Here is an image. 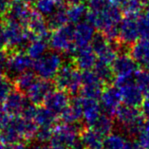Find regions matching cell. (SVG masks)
Wrapping results in <instances>:
<instances>
[{
  "label": "cell",
  "mask_w": 149,
  "mask_h": 149,
  "mask_svg": "<svg viewBox=\"0 0 149 149\" xmlns=\"http://www.w3.org/2000/svg\"><path fill=\"white\" fill-rule=\"evenodd\" d=\"M141 115L145 122H149V97H145L140 105Z\"/></svg>",
  "instance_id": "obj_39"
},
{
  "label": "cell",
  "mask_w": 149,
  "mask_h": 149,
  "mask_svg": "<svg viewBox=\"0 0 149 149\" xmlns=\"http://www.w3.org/2000/svg\"><path fill=\"white\" fill-rule=\"evenodd\" d=\"M55 2L58 7H63V6H66L67 4L66 0H55Z\"/></svg>",
  "instance_id": "obj_49"
},
{
  "label": "cell",
  "mask_w": 149,
  "mask_h": 149,
  "mask_svg": "<svg viewBox=\"0 0 149 149\" xmlns=\"http://www.w3.org/2000/svg\"><path fill=\"white\" fill-rule=\"evenodd\" d=\"M54 86L68 92L70 95H76L81 88V72L73 63H63L56 73Z\"/></svg>",
  "instance_id": "obj_1"
},
{
  "label": "cell",
  "mask_w": 149,
  "mask_h": 149,
  "mask_svg": "<svg viewBox=\"0 0 149 149\" xmlns=\"http://www.w3.org/2000/svg\"><path fill=\"white\" fill-rule=\"evenodd\" d=\"M104 84L98 78L92 70H82L81 72V96L98 100L104 88Z\"/></svg>",
  "instance_id": "obj_10"
},
{
  "label": "cell",
  "mask_w": 149,
  "mask_h": 149,
  "mask_svg": "<svg viewBox=\"0 0 149 149\" xmlns=\"http://www.w3.org/2000/svg\"><path fill=\"white\" fill-rule=\"evenodd\" d=\"M34 10L44 17H48L58 8L55 0H35L33 2Z\"/></svg>",
  "instance_id": "obj_34"
},
{
  "label": "cell",
  "mask_w": 149,
  "mask_h": 149,
  "mask_svg": "<svg viewBox=\"0 0 149 149\" xmlns=\"http://www.w3.org/2000/svg\"><path fill=\"white\" fill-rule=\"evenodd\" d=\"M26 28L30 31L35 37L47 38L49 36V29L47 24L46 18L36 12L35 10H31L30 19L28 21Z\"/></svg>",
  "instance_id": "obj_24"
},
{
  "label": "cell",
  "mask_w": 149,
  "mask_h": 149,
  "mask_svg": "<svg viewBox=\"0 0 149 149\" xmlns=\"http://www.w3.org/2000/svg\"><path fill=\"white\" fill-rule=\"evenodd\" d=\"M66 1L70 5H71V4H80V3H84V2H86V0H66Z\"/></svg>",
  "instance_id": "obj_48"
},
{
  "label": "cell",
  "mask_w": 149,
  "mask_h": 149,
  "mask_svg": "<svg viewBox=\"0 0 149 149\" xmlns=\"http://www.w3.org/2000/svg\"><path fill=\"white\" fill-rule=\"evenodd\" d=\"M4 26L6 35L5 49L8 52L26 49L29 43L35 38V36L26 27L19 23L6 21Z\"/></svg>",
  "instance_id": "obj_2"
},
{
  "label": "cell",
  "mask_w": 149,
  "mask_h": 149,
  "mask_svg": "<svg viewBox=\"0 0 149 149\" xmlns=\"http://www.w3.org/2000/svg\"><path fill=\"white\" fill-rule=\"evenodd\" d=\"M81 103L83 120L86 123V126H90L103 112L100 103L95 99H90L83 96H81Z\"/></svg>",
  "instance_id": "obj_23"
},
{
  "label": "cell",
  "mask_w": 149,
  "mask_h": 149,
  "mask_svg": "<svg viewBox=\"0 0 149 149\" xmlns=\"http://www.w3.org/2000/svg\"><path fill=\"white\" fill-rule=\"evenodd\" d=\"M70 102V94L62 89H52L44 101V107L57 116L66 108Z\"/></svg>",
  "instance_id": "obj_16"
},
{
  "label": "cell",
  "mask_w": 149,
  "mask_h": 149,
  "mask_svg": "<svg viewBox=\"0 0 149 149\" xmlns=\"http://www.w3.org/2000/svg\"><path fill=\"white\" fill-rule=\"evenodd\" d=\"M22 1H24L25 3H27L28 5H31V4H33V2L35 1V0H22Z\"/></svg>",
  "instance_id": "obj_50"
},
{
  "label": "cell",
  "mask_w": 149,
  "mask_h": 149,
  "mask_svg": "<svg viewBox=\"0 0 149 149\" xmlns=\"http://www.w3.org/2000/svg\"><path fill=\"white\" fill-rule=\"evenodd\" d=\"M138 17L149 26V5L147 7H144L143 13H141Z\"/></svg>",
  "instance_id": "obj_44"
},
{
  "label": "cell",
  "mask_w": 149,
  "mask_h": 149,
  "mask_svg": "<svg viewBox=\"0 0 149 149\" xmlns=\"http://www.w3.org/2000/svg\"><path fill=\"white\" fill-rule=\"evenodd\" d=\"M38 77L33 71L27 70L25 72H22L19 75H17L16 77L13 78V85L14 88H17L18 90L22 91L24 94L29 89V88L35 82V80Z\"/></svg>",
  "instance_id": "obj_31"
},
{
  "label": "cell",
  "mask_w": 149,
  "mask_h": 149,
  "mask_svg": "<svg viewBox=\"0 0 149 149\" xmlns=\"http://www.w3.org/2000/svg\"><path fill=\"white\" fill-rule=\"evenodd\" d=\"M100 105L104 109V112L114 115L116 109L121 105L122 97L120 89L115 85H105L100 96Z\"/></svg>",
  "instance_id": "obj_14"
},
{
  "label": "cell",
  "mask_w": 149,
  "mask_h": 149,
  "mask_svg": "<svg viewBox=\"0 0 149 149\" xmlns=\"http://www.w3.org/2000/svg\"><path fill=\"white\" fill-rule=\"evenodd\" d=\"M92 70L95 72V74L98 76L104 85H109L114 80V73L112 71L111 65L104 63V62L97 60L95 66L93 67Z\"/></svg>",
  "instance_id": "obj_30"
},
{
  "label": "cell",
  "mask_w": 149,
  "mask_h": 149,
  "mask_svg": "<svg viewBox=\"0 0 149 149\" xmlns=\"http://www.w3.org/2000/svg\"><path fill=\"white\" fill-rule=\"evenodd\" d=\"M128 54L143 70H149V39L137 40L129 46Z\"/></svg>",
  "instance_id": "obj_21"
},
{
  "label": "cell",
  "mask_w": 149,
  "mask_h": 149,
  "mask_svg": "<svg viewBox=\"0 0 149 149\" xmlns=\"http://www.w3.org/2000/svg\"><path fill=\"white\" fill-rule=\"evenodd\" d=\"M13 88L14 85L12 79L8 77H3L0 80V105L3 104L7 97L9 96V94Z\"/></svg>",
  "instance_id": "obj_36"
},
{
  "label": "cell",
  "mask_w": 149,
  "mask_h": 149,
  "mask_svg": "<svg viewBox=\"0 0 149 149\" xmlns=\"http://www.w3.org/2000/svg\"><path fill=\"white\" fill-rule=\"evenodd\" d=\"M27 104L28 102L26 95L22 91L14 88L3 103L2 108L10 116L13 117V116L21 115L25 105Z\"/></svg>",
  "instance_id": "obj_17"
},
{
  "label": "cell",
  "mask_w": 149,
  "mask_h": 149,
  "mask_svg": "<svg viewBox=\"0 0 149 149\" xmlns=\"http://www.w3.org/2000/svg\"><path fill=\"white\" fill-rule=\"evenodd\" d=\"M6 149H28V147H27V144L25 143L24 141H18L12 143L6 144Z\"/></svg>",
  "instance_id": "obj_41"
},
{
  "label": "cell",
  "mask_w": 149,
  "mask_h": 149,
  "mask_svg": "<svg viewBox=\"0 0 149 149\" xmlns=\"http://www.w3.org/2000/svg\"><path fill=\"white\" fill-rule=\"evenodd\" d=\"M68 149H86L85 146L83 145V143H81V141L78 140L74 144H72L70 147H68Z\"/></svg>",
  "instance_id": "obj_46"
},
{
  "label": "cell",
  "mask_w": 149,
  "mask_h": 149,
  "mask_svg": "<svg viewBox=\"0 0 149 149\" xmlns=\"http://www.w3.org/2000/svg\"><path fill=\"white\" fill-rule=\"evenodd\" d=\"M49 42L46 38L42 37H35L29 43L26 48V52L32 60H35L42 56L47 50H48Z\"/></svg>",
  "instance_id": "obj_28"
},
{
  "label": "cell",
  "mask_w": 149,
  "mask_h": 149,
  "mask_svg": "<svg viewBox=\"0 0 149 149\" xmlns=\"http://www.w3.org/2000/svg\"><path fill=\"white\" fill-rule=\"evenodd\" d=\"M8 53V62L4 70V73L7 74L8 78L13 79L17 75L32 68L33 60L24 50H15Z\"/></svg>",
  "instance_id": "obj_9"
},
{
  "label": "cell",
  "mask_w": 149,
  "mask_h": 149,
  "mask_svg": "<svg viewBox=\"0 0 149 149\" xmlns=\"http://www.w3.org/2000/svg\"><path fill=\"white\" fill-rule=\"evenodd\" d=\"M5 48H6L5 26L0 21V49H5Z\"/></svg>",
  "instance_id": "obj_42"
},
{
  "label": "cell",
  "mask_w": 149,
  "mask_h": 149,
  "mask_svg": "<svg viewBox=\"0 0 149 149\" xmlns=\"http://www.w3.org/2000/svg\"><path fill=\"white\" fill-rule=\"evenodd\" d=\"M2 17H3V13H2L1 12H0V21L2 20Z\"/></svg>",
  "instance_id": "obj_52"
},
{
  "label": "cell",
  "mask_w": 149,
  "mask_h": 149,
  "mask_svg": "<svg viewBox=\"0 0 149 149\" xmlns=\"http://www.w3.org/2000/svg\"><path fill=\"white\" fill-rule=\"evenodd\" d=\"M89 127H91L103 136H107L114 128V119L112 115L102 112L98 119Z\"/></svg>",
  "instance_id": "obj_26"
},
{
  "label": "cell",
  "mask_w": 149,
  "mask_h": 149,
  "mask_svg": "<svg viewBox=\"0 0 149 149\" xmlns=\"http://www.w3.org/2000/svg\"><path fill=\"white\" fill-rule=\"evenodd\" d=\"M31 10H32L30 9V5L22 0H13L3 15H5V21H13L26 27L30 19Z\"/></svg>",
  "instance_id": "obj_15"
},
{
  "label": "cell",
  "mask_w": 149,
  "mask_h": 149,
  "mask_svg": "<svg viewBox=\"0 0 149 149\" xmlns=\"http://www.w3.org/2000/svg\"><path fill=\"white\" fill-rule=\"evenodd\" d=\"M58 116L46 107L37 105L33 116V121L38 127H54L56 125Z\"/></svg>",
  "instance_id": "obj_25"
},
{
  "label": "cell",
  "mask_w": 149,
  "mask_h": 149,
  "mask_svg": "<svg viewBox=\"0 0 149 149\" xmlns=\"http://www.w3.org/2000/svg\"><path fill=\"white\" fill-rule=\"evenodd\" d=\"M115 77H134L139 70V65L129 54H118L111 64Z\"/></svg>",
  "instance_id": "obj_13"
},
{
  "label": "cell",
  "mask_w": 149,
  "mask_h": 149,
  "mask_svg": "<svg viewBox=\"0 0 149 149\" xmlns=\"http://www.w3.org/2000/svg\"><path fill=\"white\" fill-rule=\"evenodd\" d=\"M127 139L119 133L111 132L104 137V149H125Z\"/></svg>",
  "instance_id": "obj_33"
},
{
  "label": "cell",
  "mask_w": 149,
  "mask_h": 149,
  "mask_svg": "<svg viewBox=\"0 0 149 149\" xmlns=\"http://www.w3.org/2000/svg\"><path fill=\"white\" fill-rule=\"evenodd\" d=\"M140 37L137 17L125 16L119 24V43L122 47H129Z\"/></svg>",
  "instance_id": "obj_11"
},
{
  "label": "cell",
  "mask_w": 149,
  "mask_h": 149,
  "mask_svg": "<svg viewBox=\"0 0 149 149\" xmlns=\"http://www.w3.org/2000/svg\"><path fill=\"white\" fill-rule=\"evenodd\" d=\"M8 57H9V53L7 50L0 49V68L3 70H5L7 62H8Z\"/></svg>",
  "instance_id": "obj_40"
},
{
  "label": "cell",
  "mask_w": 149,
  "mask_h": 149,
  "mask_svg": "<svg viewBox=\"0 0 149 149\" xmlns=\"http://www.w3.org/2000/svg\"><path fill=\"white\" fill-rule=\"evenodd\" d=\"M138 141L144 149H149V122L144 123L138 132Z\"/></svg>",
  "instance_id": "obj_37"
},
{
  "label": "cell",
  "mask_w": 149,
  "mask_h": 149,
  "mask_svg": "<svg viewBox=\"0 0 149 149\" xmlns=\"http://www.w3.org/2000/svg\"><path fill=\"white\" fill-rule=\"evenodd\" d=\"M72 63L79 70H92L97 62V56L90 45L76 49Z\"/></svg>",
  "instance_id": "obj_19"
},
{
  "label": "cell",
  "mask_w": 149,
  "mask_h": 149,
  "mask_svg": "<svg viewBox=\"0 0 149 149\" xmlns=\"http://www.w3.org/2000/svg\"><path fill=\"white\" fill-rule=\"evenodd\" d=\"M114 85L120 89L122 102L127 105L140 107L144 96L133 77H114Z\"/></svg>",
  "instance_id": "obj_7"
},
{
  "label": "cell",
  "mask_w": 149,
  "mask_h": 149,
  "mask_svg": "<svg viewBox=\"0 0 149 149\" xmlns=\"http://www.w3.org/2000/svg\"><path fill=\"white\" fill-rule=\"evenodd\" d=\"M143 2L145 3V4H146V3H147V2L149 1V0H143Z\"/></svg>",
  "instance_id": "obj_53"
},
{
  "label": "cell",
  "mask_w": 149,
  "mask_h": 149,
  "mask_svg": "<svg viewBox=\"0 0 149 149\" xmlns=\"http://www.w3.org/2000/svg\"><path fill=\"white\" fill-rule=\"evenodd\" d=\"M54 88V84L50 80L37 78L35 82L25 92L30 103L35 105H41L48 96V94Z\"/></svg>",
  "instance_id": "obj_12"
},
{
  "label": "cell",
  "mask_w": 149,
  "mask_h": 149,
  "mask_svg": "<svg viewBox=\"0 0 149 149\" xmlns=\"http://www.w3.org/2000/svg\"><path fill=\"white\" fill-rule=\"evenodd\" d=\"M36 149H54V148L48 143H39V146Z\"/></svg>",
  "instance_id": "obj_47"
},
{
  "label": "cell",
  "mask_w": 149,
  "mask_h": 149,
  "mask_svg": "<svg viewBox=\"0 0 149 149\" xmlns=\"http://www.w3.org/2000/svg\"><path fill=\"white\" fill-rule=\"evenodd\" d=\"M86 12H88V7L84 3L80 4H71L68 8H67V16L68 23L75 25L83 21L86 17Z\"/></svg>",
  "instance_id": "obj_32"
},
{
  "label": "cell",
  "mask_w": 149,
  "mask_h": 149,
  "mask_svg": "<svg viewBox=\"0 0 149 149\" xmlns=\"http://www.w3.org/2000/svg\"><path fill=\"white\" fill-rule=\"evenodd\" d=\"M48 42L52 50L72 55L76 50L73 44V26L67 24L53 30L50 35H49Z\"/></svg>",
  "instance_id": "obj_5"
},
{
  "label": "cell",
  "mask_w": 149,
  "mask_h": 149,
  "mask_svg": "<svg viewBox=\"0 0 149 149\" xmlns=\"http://www.w3.org/2000/svg\"><path fill=\"white\" fill-rule=\"evenodd\" d=\"M125 149H144L136 140H127Z\"/></svg>",
  "instance_id": "obj_43"
},
{
  "label": "cell",
  "mask_w": 149,
  "mask_h": 149,
  "mask_svg": "<svg viewBox=\"0 0 149 149\" xmlns=\"http://www.w3.org/2000/svg\"><path fill=\"white\" fill-rule=\"evenodd\" d=\"M58 119L67 125H77L83 120L81 96H75L70 99V104L58 115Z\"/></svg>",
  "instance_id": "obj_18"
},
{
  "label": "cell",
  "mask_w": 149,
  "mask_h": 149,
  "mask_svg": "<svg viewBox=\"0 0 149 149\" xmlns=\"http://www.w3.org/2000/svg\"><path fill=\"white\" fill-rule=\"evenodd\" d=\"M119 4L122 13L129 17H138L146 5L143 0H121Z\"/></svg>",
  "instance_id": "obj_27"
},
{
  "label": "cell",
  "mask_w": 149,
  "mask_h": 149,
  "mask_svg": "<svg viewBox=\"0 0 149 149\" xmlns=\"http://www.w3.org/2000/svg\"><path fill=\"white\" fill-rule=\"evenodd\" d=\"M13 0H0V12L4 14V13L8 10Z\"/></svg>",
  "instance_id": "obj_45"
},
{
  "label": "cell",
  "mask_w": 149,
  "mask_h": 149,
  "mask_svg": "<svg viewBox=\"0 0 149 149\" xmlns=\"http://www.w3.org/2000/svg\"><path fill=\"white\" fill-rule=\"evenodd\" d=\"M53 127H38L34 139L39 143H48L52 134Z\"/></svg>",
  "instance_id": "obj_38"
},
{
  "label": "cell",
  "mask_w": 149,
  "mask_h": 149,
  "mask_svg": "<svg viewBox=\"0 0 149 149\" xmlns=\"http://www.w3.org/2000/svg\"><path fill=\"white\" fill-rule=\"evenodd\" d=\"M80 128L77 125H56L52 129L49 144L54 149H68L79 140Z\"/></svg>",
  "instance_id": "obj_6"
},
{
  "label": "cell",
  "mask_w": 149,
  "mask_h": 149,
  "mask_svg": "<svg viewBox=\"0 0 149 149\" xmlns=\"http://www.w3.org/2000/svg\"><path fill=\"white\" fill-rule=\"evenodd\" d=\"M62 65L63 57L61 53L52 49L47 50L42 56L35 59L32 64V68L38 78L52 81Z\"/></svg>",
  "instance_id": "obj_3"
},
{
  "label": "cell",
  "mask_w": 149,
  "mask_h": 149,
  "mask_svg": "<svg viewBox=\"0 0 149 149\" xmlns=\"http://www.w3.org/2000/svg\"><path fill=\"white\" fill-rule=\"evenodd\" d=\"M134 81L139 86L144 97H149V70H138L134 75Z\"/></svg>",
  "instance_id": "obj_35"
},
{
  "label": "cell",
  "mask_w": 149,
  "mask_h": 149,
  "mask_svg": "<svg viewBox=\"0 0 149 149\" xmlns=\"http://www.w3.org/2000/svg\"><path fill=\"white\" fill-rule=\"evenodd\" d=\"M115 119L130 136L137 135L144 123L141 109L137 107L121 104L114 112Z\"/></svg>",
  "instance_id": "obj_4"
},
{
  "label": "cell",
  "mask_w": 149,
  "mask_h": 149,
  "mask_svg": "<svg viewBox=\"0 0 149 149\" xmlns=\"http://www.w3.org/2000/svg\"><path fill=\"white\" fill-rule=\"evenodd\" d=\"M95 28L88 21H81L73 27V44L76 49L90 45L95 34Z\"/></svg>",
  "instance_id": "obj_20"
},
{
  "label": "cell",
  "mask_w": 149,
  "mask_h": 149,
  "mask_svg": "<svg viewBox=\"0 0 149 149\" xmlns=\"http://www.w3.org/2000/svg\"><path fill=\"white\" fill-rule=\"evenodd\" d=\"M0 149H6V144L0 141Z\"/></svg>",
  "instance_id": "obj_51"
},
{
  "label": "cell",
  "mask_w": 149,
  "mask_h": 149,
  "mask_svg": "<svg viewBox=\"0 0 149 149\" xmlns=\"http://www.w3.org/2000/svg\"><path fill=\"white\" fill-rule=\"evenodd\" d=\"M79 140L86 149H104V136L89 126L80 129Z\"/></svg>",
  "instance_id": "obj_22"
},
{
  "label": "cell",
  "mask_w": 149,
  "mask_h": 149,
  "mask_svg": "<svg viewBox=\"0 0 149 149\" xmlns=\"http://www.w3.org/2000/svg\"><path fill=\"white\" fill-rule=\"evenodd\" d=\"M46 20H47V24H48L49 29L52 31L68 24L66 6L58 7L55 12L50 14L49 16L47 17Z\"/></svg>",
  "instance_id": "obj_29"
},
{
  "label": "cell",
  "mask_w": 149,
  "mask_h": 149,
  "mask_svg": "<svg viewBox=\"0 0 149 149\" xmlns=\"http://www.w3.org/2000/svg\"><path fill=\"white\" fill-rule=\"evenodd\" d=\"M90 47L95 52L98 60L111 65L122 46L119 42L109 41L103 33L98 32L94 34Z\"/></svg>",
  "instance_id": "obj_8"
}]
</instances>
